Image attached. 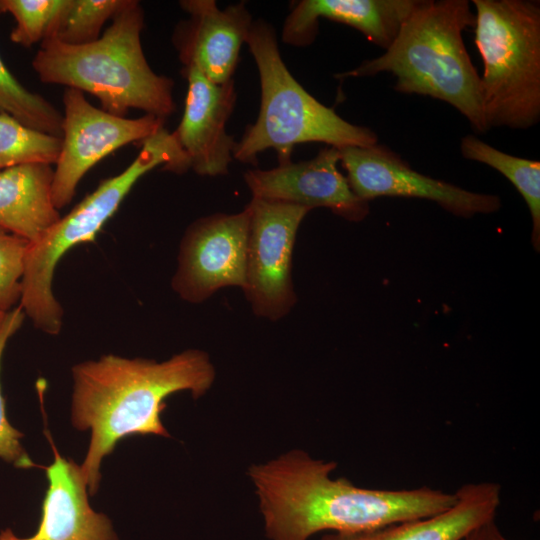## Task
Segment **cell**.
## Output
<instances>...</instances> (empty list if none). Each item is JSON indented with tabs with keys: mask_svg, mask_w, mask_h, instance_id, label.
I'll return each mask as SVG.
<instances>
[{
	"mask_svg": "<svg viewBox=\"0 0 540 540\" xmlns=\"http://www.w3.org/2000/svg\"><path fill=\"white\" fill-rule=\"evenodd\" d=\"M336 467L334 461L292 450L248 469L270 540H308L321 531L354 533L427 518L457 499L455 492L428 486L359 487L346 478H332Z\"/></svg>",
	"mask_w": 540,
	"mask_h": 540,
	"instance_id": "6da1fadb",
	"label": "cell"
},
{
	"mask_svg": "<svg viewBox=\"0 0 540 540\" xmlns=\"http://www.w3.org/2000/svg\"><path fill=\"white\" fill-rule=\"evenodd\" d=\"M215 376L208 354L198 349L162 362L107 354L74 365L71 423L78 431L90 432L80 465L89 495L99 489L103 459L121 440L131 435L170 437L161 420L165 399L181 391L197 399L211 388Z\"/></svg>",
	"mask_w": 540,
	"mask_h": 540,
	"instance_id": "7a4b0ae2",
	"label": "cell"
},
{
	"mask_svg": "<svg viewBox=\"0 0 540 540\" xmlns=\"http://www.w3.org/2000/svg\"><path fill=\"white\" fill-rule=\"evenodd\" d=\"M474 26L475 13L467 0H419L382 55L335 78L391 73L397 92L444 101L466 117L475 132L484 134L489 128L480 76L462 36L464 30Z\"/></svg>",
	"mask_w": 540,
	"mask_h": 540,
	"instance_id": "3957f363",
	"label": "cell"
},
{
	"mask_svg": "<svg viewBox=\"0 0 540 540\" xmlns=\"http://www.w3.org/2000/svg\"><path fill=\"white\" fill-rule=\"evenodd\" d=\"M143 26L142 6L127 0L94 42L73 46L44 39L32 67L43 83L92 94L110 114L125 117L130 109H139L165 120L176 111L174 81L148 64Z\"/></svg>",
	"mask_w": 540,
	"mask_h": 540,
	"instance_id": "277c9868",
	"label": "cell"
},
{
	"mask_svg": "<svg viewBox=\"0 0 540 540\" xmlns=\"http://www.w3.org/2000/svg\"><path fill=\"white\" fill-rule=\"evenodd\" d=\"M245 43L259 72L260 109L236 143L233 159L256 165L259 153L274 149L280 165L291 161L294 146L301 143L322 142L336 148L377 144L373 130L346 121L294 78L270 23L253 20Z\"/></svg>",
	"mask_w": 540,
	"mask_h": 540,
	"instance_id": "5b68a950",
	"label": "cell"
},
{
	"mask_svg": "<svg viewBox=\"0 0 540 540\" xmlns=\"http://www.w3.org/2000/svg\"><path fill=\"white\" fill-rule=\"evenodd\" d=\"M475 45L489 129H528L540 120V3L473 0Z\"/></svg>",
	"mask_w": 540,
	"mask_h": 540,
	"instance_id": "8992f818",
	"label": "cell"
},
{
	"mask_svg": "<svg viewBox=\"0 0 540 540\" xmlns=\"http://www.w3.org/2000/svg\"><path fill=\"white\" fill-rule=\"evenodd\" d=\"M179 158L178 145L170 133L157 132L142 143L141 151L125 170L102 180L91 194L29 244L20 306L36 328L49 335L61 331L63 309L54 296L52 282L63 255L75 245L93 241L143 175L160 165L172 168Z\"/></svg>",
	"mask_w": 540,
	"mask_h": 540,
	"instance_id": "52a82bcc",
	"label": "cell"
},
{
	"mask_svg": "<svg viewBox=\"0 0 540 540\" xmlns=\"http://www.w3.org/2000/svg\"><path fill=\"white\" fill-rule=\"evenodd\" d=\"M245 207L250 218L243 291L257 316L277 321L296 303L293 249L311 209L253 197Z\"/></svg>",
	"mask_w": 540,
	"mask_h": 540,
	"instance_id": "ba28073f",
	"label": "cell"
},
{
	"mask_svg": "<svg viewBox=\"0 0 540 540\" xmlns=\"http://www.w3.org/2000/svg\"><path fill=\"white\" fill-rule=\"evenodd\" d=\"M63 104L62 144L52 183L58 210L70 204L83 176L100 160L129 143H143L164 128V119L155 115L131 119L110 114L74 88L65 89Z\"/></svg>",
	"mask_w": 540,
	"mask_h": 540,
	"instance_id": "9c48e42d",
	"label": "cell"
},
{
	"mask_svg": "<svg viewBox=\"0 0 540 540\" xmlns=\"http://www.w3.org/2000/svg\"><path fill=\"white\" fill-rule=\"evenodd\" d=\"M249 211L215 213L197 219L180 243L173 290L185 301L201 303L224 287L243 289Z\"/></svg>",
	"mask_w": 540,
	"mask_h": 540,
	"instance_id": "30bf717a",
	"label": "cell"
},
{
	"mask_svg": "<svg viewBox=\"0 0 540 540\" xmlns=\"http://www.w3.org/2000/svg\"><path fill=\"white\" fill-rule=\"evenodd\" d=\"M347 181L360 199L377 197L421 198L434 201L446 211L469 218L499 210L496 195L471 192L413 170L398 154L378 143L339 148Z\"/></svg>",
	"mask_w": 540,
	"mask_h": 540,
	"instance_id": "8fae6325",
	"label": "cell"
},
{
	"mask_svg": "<svg viewBox=\"0 0 540 540\" xmlns=\"http://www.w3.org/2000/svg\"><path fill=\"white\" fill-rule=\"evenodd\" d=\"M338 163L339 148L327 146L310 160L290 161L268 170L249 169L244 181L253 198L311 210L324 207L348 221H362L369 213L368 202L354 194Z\"/></svg>",
	"mask_w": 540,
	"mask_h": 540,
	"instance_id": "7c38bea8",
	"label": "cell"
},
{
	"mask_svg": "<svg viewBox=\"0 0 540 540\" xmlns=\"http://www.w3.org/2000/svg\"><path fill=\"white\" fill-rule=\"evenodd\" d=\"M188 18L173 32V45L184 67L216 84L232 80L239 54L253 23L244 1L220 9L215 0H182Z\"/></svg>",
	"mask_w": 540,
	"mask_h": 540,
	"instance_id": "4fadbf2b",
	"label": "cell"
},
{
	"mask_svg": "<svg viewBox=\"0 0 540 540\" xmlns=\"http://www.w3.org/2000/svg\"><path fill=\"white\" fill-rule=\"evenodd\" d=\"M182 74L187 80L185 107L173 133L195 173L226 175L237 143L226 131L237 98L234 81L216 84L192 67H184Z\"/></svg>",
	"mask_w": 540,
	"mask_h": 540,
	"instance_id": "5bb4252c",
	"label": "cell"
},
{
	"mask_svg": "<svg viewBox=\"0 0 540 540\" xmlns=\"http://www.w3.org/2000/svg\"><path fill=\"white\" fill-rule=\"evenodd\" d=\"M47 437L54 460L45 468L48 487L39 526L26 538L17 537L7 528L0 532V540H118L110 519L90 506L80 465L63 457L51 436Z\"/></svg>",
	"mask_w": 540,
	"mask_h": 540,
	"instance_id": "9a60e30c",
	"label": "cell"
},
{
	"mask_svg": "<svg viewBox=\"0 0 540 540\" xmlns=\"http://www.w3.org/2000/svg\"><path fill=\"white\" fill-rule=\"evenodd\" d=\"M419 0H301L292 6L281 33L285 44L313 43L321 18L348 25L386 50Z\"/></svg>",
	"mask_w": 540,
	"mask_h": 540,
	"instance_id": "2e32d148",
	"label": "cell"
},
{
	"mask_svg": "<svg viewBox=\"0 0 540 540\" xmlns=\"http://www.w3.org/2000/svg\"><path fill=\"white\" fill-rule=\"evenodd\" d=\"M455 493L454 505L437 515L361 532H331L320 540H463L475 527L496 517L501 500L497 483H468Z\"/></svg>",
	"mask_w": 540,
	"mask_h": 540,
	"instance_id": "e0dca14e",
	"label": "cell"
},
{
	"mask_svg": "<svg viewBox=\"0 0 540 540\" xmlns=\"http://www.w3.org/2000/svg\"><path fill=\"white\" fill-rule=\"evenodd\" d=\"M54 169L44 163L0 170V228L36 242L60 218L52 196Z\"/></svg>",
	"mask_w": 540,
	"mask_h": 540,
	"instance_id": "ac0fdd59",
	"label": "cell"
},
{
	"mask_svg": "<svg viewBox=\"0 0 540 540\" xmlns=\"http://www.w3.org/2000/svg\"><path fill=\"white\" fill-rule=\"evenodd\" d=\"M462 156L486 164L504 175L525 200L532 217V243L540 248V162L502 152L473 134L462 138Z\"/></svg>",
	"mask_w": 540,
	"mask_h": 540,
	"instance_id": "d6986e66",
	"label": "cell"
},
{
	"mask_svg": "<svg viewBox=\"0 0 540 540\" xmlns=\"http://www.w3.org/2000/svg\"><path fill=\"white\" fill-rule=\"evenodd\" d=\"M62 138L30 128L0 112V170L30 163L55 164Z\"/></svg>",
	"mask_w": 540,
	"mask_h": 540,
	"instance_id": "ffe728a7",
	"label": "cell"
},
{
	"mask_svg": "<svg viewBox=\"0 0 540 540\" xmlns=\"http://www.w3.org/2000/svg\"><path fill=\"white\" fill-rule=\"evenodd\" d=\"M0 112L35 130L62 138L63 115L45 98L27 90L0 57Z\"/></svg>",
	"mask_w": 540,
	"mask_h": 540,
	"instance_id": "44dd1931",
	"label": "cell"
},
{
	"mask_svg": "<svg viewBox=\"0 0 540 540\" xmlns=\"http://www.w3.org/2000/svg\"><path fill=\"white\" fill-rule=\"evenodd\" d=\"M126 1L69 0L46 38L73 46L94 42L105 22L112 20Z\"/></svg>",
	"mask_w": 540,
	"mask_h": 540,
	"instance_id": "7402d4cb",
	"label": "cell"
},
{
	"mask_svg": "<svg viewBox=\"0 0 540 540\" xmlns=\"http://www.w3.org/2000/svg\"><path fill=\"white\" fill-rule=\"evenodd\" d=\"M69 0H0V13L11 14L16 26L10 40L24 47L43 41Z\"/></svg>",
	"mask_w": 540,
	"mask_h": 540,
	"instance_id": "603a6c76",
	"label": "cell"
},
{
	"mask_svg": "<svg viewBox=\"0 0 540 540\" xmlns=\"http://www.w3.org/2000/svg\"><path fill=\"white\" fill-rule=\"evenodd\" d=\"M21 306L7 312L0 327V368L1 360L9 338L21 327L24 320ZM23 434L14 428L7 419L5 401L0 386V458L17 468H33L38 466L28 455L21 444Z\"/></svg>",
	"mask_w": 540,
	"mask_h": 540,
	"instance_id": "cb8c5ba5",
	"label": "cell"
},
{
	"mask_svg": "<svg viewBox=\"0 0 540 540\" xmlns=\"http://www.w3.org/2000/svg\"><path fill=\"white\" fill-rule=\"evenodd\" d=\"M29 242L0 228V310L8 312L21 298V280Z\"/></svg>",
	"mask_w": 540,
	"mask_h": 540,
	"instance_id": "d4e9b609",
	"label": "cell"
},
{
	"mask_svg": "<svg viewBox=\"0 0 540 540\" xmlns=\"http://www.w3.org/2000/svg\"><path fill=\"white\" fill-rule=\"evenodd\" d=\"M463 540H508L500 531L495 518L471 530Z\"/></svg>",
	"mask_w": 540,
	"mask_h": 540,
	"instance_id": "484cf974",
	"label": "cell"
},
{
	"mask_svg": "<svg viewBox=\"0 0 540 540\" xmlns=\"http://www.w3.org/2000/svg\"><path fill=\"white\" fill-rule=\"evenodd\" d=\"M6 314H7V312L0 310V327L2 326V324H3L4 320H5Z\"/></svg>",
	"mask_w": 540,
	"mask_h": 540,
	"instance_id": "4316f807",
	"label": "cell"
}]
</instances>
